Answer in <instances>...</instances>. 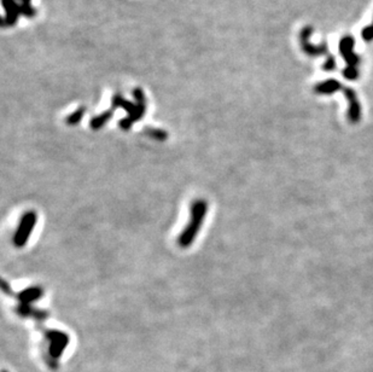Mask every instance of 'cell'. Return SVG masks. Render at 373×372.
Segmentation results:
<instances>
[{"instance_id":"cell-1","label":"cell","mask_w":373,"mask_h":372,"mask_svg":"<svg viewBox=\"0 0 373 372\" xmlns=\"http://www.w3.org/2000/svg\"><path fill=\"white\" fill-rule=\"evenodd\" d=\"M206 212H208V203L204 200H197L191 204V219L187 224V227L181 232L179 237V246L181 248H189L195 241L202 222L204 221Z\"/></svg>"},{"instance_id":"cell-2","label":"cell","mask_w":373,"mask_h":372,"mask_svg":"<svg viewBox=\"0 0 373 372\" xmlns=\"http://www.w3.org/2000/svg\"><path fill=\"white\" fill-rule=\"evenodd\" d=\"M313 33L312 27H306L302 29L300 34V44L301 48L303 50V52L310 57H315V56H326L328 60H326L325 64L323 66V69L325 71H331L336 68V62L334 56L330 54V50L328 49L326 44L323 45H313L310 42V35Z\"/></svg>"},{"instance_id":"cell-3","label":"cell","mask_w":373,"mask_h":372,"mask_svg":"<svg viewBox=\"0 0 373 372\" xmlns=\"http://www.w3.org/2000/svg\"><path fill=\"white\" fill-rule=\"evenodd\" d=\"M354 45L355 40L349 35L344 36L340 42V52L347 63V68L343 70V76L351 81L359 77V70L356 69V67L360 64L359 56L354 54Z\"/></svg>"},{"instance_id":"cell-4","label":"cell","mask_w":373,"mask_h":372,"mask_svg":"<svg viewBox=\"0 0 373 372\" xmlns=\"http://www.w3.org/2000/svg\"><path fill=\"white\" fill-rule=\"evenodd\" d=\"M36 224V213L33 210L24 213L22 219H21L20 225H18L16 232L14 236V244L17 248H22L26 246L28 242L30 235L35 227Z\"/></svg>"},{"instance_id":"cell-5","label":"cell","mask_w":373,"mask_h":372,"mask_svg":"<svg viewBox=\"0 0 373 372\" xmlns=\"http://www.w3.org/2000/svg\"><path fill=\"white\" fill-rule=\"evenodd\" d=\"M343 92L345 98H347L348 105H349L348 107L347 117L350 123L356 125V123L360 122V119H361V104H360L357 95L353 88L343 87Z\"/></svg>"},{"instance_id":"cell-6","label":"cell","mask_w":373,"mask_h":372,"mask_svg":"<svg viewBox=\"0 0 373 372\" xmlns=\"http://www.w3.org/2000/svg\"><path fill=\"white\" fill-rule=\"evenodd\" d=\"M46 336H47V339H50L52 341L51 353L55 356H58L61 354L62 350L66 348V346L68 345V341H69V337H68L67 334L57 330L46 331Z\"/></svg>"},{"instance_id":"cell-7","label":"cell","mask_w":373,"mask_h":372,"mask_svg":"<svg viewBox=\"0 0 373 372\" xmlns=\"http://www.w3.org/2000/svg\"><path fill=\"white\" fill-rule=\"evenodd\" d=\"M42 294H44V290H42L41 288L32 287V288H28V289L21 291L20 295H18V300H20L21 305L30 306V303L36 301V300H39L40 297L42 296Z\"/></svg>"},{"instance_id":"cell-8","label":"cell","mask_w":373,"mask_h":372,"mask_svg":"<svg viewBox=\"0 0 373 372\" xmlns=\"http://www.w3.org/2000/svg\"><path fill=\"white\" fill-rule=\"evenodd\" d=\"M343 88V86L341 85L340 81L335 79H330V80H325V81L317 83L314 88V91L317 95H334L335 92H337L338 89Z\"/></svg>"},{"instance_id":"cell-9","label":"cell","mask_w":373,"mask_h":372,"mask_svg":"<svg viewBox=\"0 0 373 372\" xmlns=\"http://www.w3.org/2000/svg\"><path fill=\"white\" fill-rule=\"evenodd\" d=\"M3 4H4V8L8 11V18L4 20V24H15L16 22L18 15L21 12V6L17 5L14 0H3Z\"/></svg>"},{"instance_id":"cell-10","label":"cell","mask_w":373,"mask_h":372,"mask_svg":"<svg viewBox=\"0 0 373 372\" xmlns=\"http://www.w3.org/2000/svg\"><path fill=\"white\" fill-rule=\"evenodd\" d=\"M17 312L20 313L21 315H24V317H34L36 319H42V318L46 317V312L39 311V309L33 308L32 306L21 305L20 307H18Z\"/></svg>"},{"instance_id":"cell-11","label":"cell","mask_w":373,"mask_h":372,"mask_svg":"<svg viewBox=\"0 0 373 372\" xmlns=\"http://www.w3.org/2000/svg\"><path fill=\"white\" fill-rule=\"evenodd\" d=\"M112 116H113V111L112 110L105 111V113L100 114L99 116L94 117V119L91 121V127L93 129H99L100 127H103L108 122V121L112 119Z\"/></svg>"},{"instance_id":"cell-12","label":"cell","mask_w":373,"mask_h":372,"mask_svg":"<svg viewBox=\"0 0 373 372\" xmlns=\"http://www.w3.org/2000/svg\"><path fill=\"white\" fill-rule=\"evenodd\" d=\"M146 133L150 135V137L155 138V139H157V141H162V142L166 141V139H167V137H168L167 132H165V131H163V129L149 128L146 131Z\"/></svg>"},{"instance_id":"cell-13","label":"cell","mask_w":373,"mask_h":372,"mask_svg":"<svg viewBox=\"0 0 373 372\" xmlns=\"http://www.w3.org/2000/svg\"><path fill=\"white\" fill-rule=\"evenodd\" d=\"M82 115H84V109L81 108V109L74 111L72 115L68 117L67 123H69V125H76V123H79L81 121Z\"/></svg>"},{"instance_id":"cell-14","label":"cell","mask_w":373,"mask_h":372,"mask_svg":"<svg viewBox=\"0 0 373 372\" xmlns=\"http://www.w3.org/2000/svg\"><path fill=\"white\" fill-rule=\"evenodd\" d=\"M361 35L365 41H371V40H373V23L371 24V26L363 28Z\"/></svg>"},{"instance_id":"cell-15","label":"cell","mask_w":373,"mask_h":372,"mask_svg":"<svg viewBox=\"0 0 373 372\" xmlns=\"http://www.w3.org/2000/svg\"><path fill=\"white\" fill-rule=\"evenodd\" d=\"M120 126H121L122 129H125V131H128V129L131 128L132 122L128 120V117H127V119H122L121 120V122H120Z\"/></svg>"},{"instance_id":"cell-16","label":"cell","mask_w":373,"mask_h":372,"mask_svg":"<svg viewBox=\"0 0 373 372\" xmlns=\"http://www.w3.org/2000/svg\"><path fill=\"white\" fill-rule=\"evenodd\" d=\"M2 288H3V290H4V291H5V293H10V291H11V288H9V284H8V283H6V282H5V281H3Z\"/></svg>"}]
</instances>
